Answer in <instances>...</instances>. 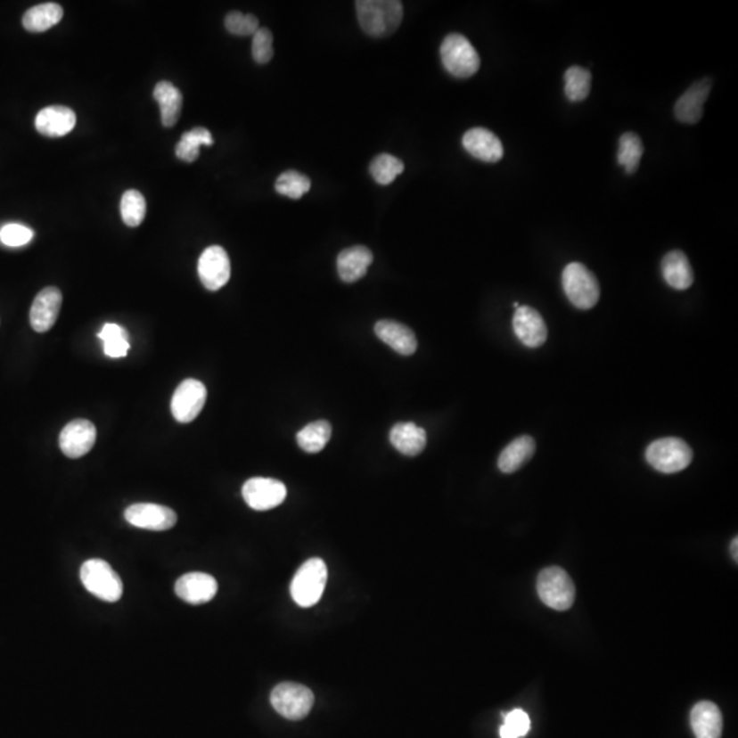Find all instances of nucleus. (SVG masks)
<instances>
[{
    "mask_svg": "<svg viewBox=\"0 0 738 738\" xmlns=\"http://www.w3.org/2000/svg\"><path fill=\"white\" fill-rule=\"evenodd\" d=\"M358 22L366 35L384 37L398 29L404 6L398 0H360L356 2Z\"/></svg>",
    "mask_w": 738,
    "mask_h": 738,
    "instance_id": "nucleus-1",
    "label": "nucleus"
},
{
    "mask_svg": "<svg viewBox=\"0 0 738 738\" xmlns=\"http://www.w3.org/2000/svg\"><path fill=\"white\" fill-rule=\"evenodd\" d=\"M79 578L86 591L91 592L100 601L114 603L122 598V580L106 561L94 558L82 563Z\"/></svg>",
    "mask_w": 738,
    "mask_h": 738,
    "instance_id": "nucleus-2",
    "label": "nucleus"
},
{
    "mask_svg": "<svg viewBox=\"0 0 738 738\" xmlns=\"http://www.w3.org/2000/svg\"><path fill=\"white\" fill-rule=\"evenodd\" d=\"M562 287L569 301L583 311L594 308L601 297L598 279L581 263H570L565 266Z\"/></svg>",
    "mask_w": 738,
    "mask_h": 738,
    "instance_id": "nucleus-3",
    "label": "nucleus"
},
{
    "mask_svg": "<svg viewBox=\"0 0 738 738\" xmlns=\"http://www.w3.org/2000/svg\"><path fill=\"white\" fill-rule=\"evenodd\" d=\"M328 571L324 561L320 558L308 560L297 570L291 581V594L293 601L301 607H312L320 601L325 584H327Z\"/></svg>",
    "mask_w": 738,
    "mask_h": 738,
    "instance_id": "nucleus-4",
    "label": "nucleus"
},
{
    "mask_svg": "<svg viewBox=\"0 0 738 738\" xmlns=\"http://www.w3.org/2000/svg\"><path fill=\"white\" fill-rule=\"evenodd\" d=\"M443 66L451 76L469 78L480 68V56L465 36L451 33L440 45Z\"/></svg>",
    "mask_w": 738,
    "mask_h": 738,
    "instance_id": "nucleus-5",
    "label": "nucleus"
},
{
    "mask_svg": "<svg viewBox=\"0 0 738 738\" xmlns=\"http://www.w3.org/2000/svg\"><path fill=\"white\" fill-rule=\"evenodd\" d=\"M537 594L543 603L557 611H566L573 606L576 586L570 576L560 566L543 569L537 578Z\"/></svg>",
    "mask_w": 738,
    "mask_h": 738,
    "instance_id": "nucleus-6",
    "label": "nucleus"
},
{
    "mask_svg": "<svg viewBox=\"0 0 738 738\" xmlns=\"http://www.w3.org/2000/svg\"><path fill=\"white\" fill-rule=\"evenodd\" d=\"M648 463L662 473H676L691 465L693 451L680 438H663L648 446Z\"/></svg>",
    "mask_w": 738,
    "mask_h": 738,
    "instance_id": "nucleus-7",
    "label": "nucleus"
},
{
    "mask_svg": "<svg viewBox=\"0 0 738 738\" xmlns=\"http://www.w3.org/2000/svg\"><path fill=\"white\" fill-rule=\"evenodd\" d=\"M315 696L311 689L301 684L282 683L271 692V704L275 711L291 721H299L314 707Z\"/></svg>",
    "mask_w": 738,
    "mask_h": 738,
    "instance_id": "nucleus-8",
    "label": "nucleus"
},
{
    "mask_svg": "<svg viewBox=\"0 0 738 738\" xmlns=\"http://www.w3.org/2000/svg\"><path fill=\"white\" fill-rule=\"evenodd\" d=\"M287 489L282 481L268 478H253L242 487L246 504L258 512L274 509L283 504Z\"/></svg>",
    "mask_w": 738,
    "mask_h": 738,
    "instance_id": "nucleus-9",
    "label": "nucleus"
},
{
    "mask_svg": "<svg viewBox=\"0 0 738 738\" xmlns=\"http://www.w3.org/2000/svg\"><path fill=\"white\" fill-rule=\"evenodd\" d=\"M207 399V389L196 379H186L176 387L171 414L179 422H191L199 416Z\"/></svg>",
    "mask_w": 738,
    "mask_h": 738,
    "instance_id": "nucleus-10",
    "label": "nucleus"
},
{
    "mask_svg": "<svg viewBox=\"0 0 738 738\" xmlns=\"http://www.w3.org/2000/svg\"><path fill=\"white\" fill-rule=\"evenodd\" d=\"M197 270L200 281L209 291H219L229 282L232 275L229 255L222 246H209L200 256Z\"/></svg>",
    "mask_w": 738,
    "mask_h": 738,
    "instance_id": "nucleus-11",
    "label": "nucleus"
},
{
    "mask_svg": "<svg viewBox=\"0 0 738 738\" xmlns=\"http://www.w3.org/2000/svg\"><path fill=\"white\" fill-rule=\"evenodd\" d=\"M125 519L133 527L148 530H168L176 524V512L156 504H132L125 510Z\"/></svg>",
    "mask_w": 738,
    "mask_h": 738,
    "instance_id": "nucleus-12",
    "label": "nucleus"
},
{
    "mask_svg": "<svg viewBox=\"0 0 738 738\" xmlns=\"http://www.w3.org/2000/svg\"><path fill=\"white\" fill-rule=\"evenodd\" d=\"M96 442V427L89 420H74L69 422L61 435L59 446L69 458H79L92 450Z\"/></svg>",
    "mask_w": 738,
    "mask_h": 738,
    "instance_id": "nucleus-13",
    "label": "nucleus"
},
{
    "mask_svg": "<svg viewBox=\"0 0 738 738\" xmlns=\"http://www.w3.org/2000/svg\"><path fill=\"white\" fill-rule=\"evenodd\" d=\"M512 330L528 348H539L547 340L548 330L542 315L533 308L519 307L512 316Z\"/></svg>",
    "mask_w": 738,
    "mask_h": 738,
    "instance_id": "nucleus-14",
    "label": "nucleus"
},
{
    "mask_svg": "<svg viewBox=\"0 0 738 738\" xmlns=\"http://www.w3.org/2000/svg\"><path fill=\"white\" fill-rule=\"evenodd\" d=\"M217 583L211 574L188 573L179 578L176 583V594L179 599L191 604L209 603L215 598Z\"/></svg>",
    "mask_w": 738,
    "mask_h": 738,
    "instance_id": "nucleus-15",
    "label": "nucleus"
},
{
    "mask_svg": "<svg viewBox=\"0 0 738 738\" xmlns=\"http://www.w3.org/2000/svg\"><path fill=\"white\" fill-rule=\"evenodd\" d=\"M62 307V293L56 287H45L33 299L30 324L37 332H45L55 324Z\"/></svg>",
    "mask_w": 738,
    "mask_h": 738,
    "instance_id": "nucleus-16",
    "label": "nucleus"
},
{
    "mask_svg": "<svg viewBox=\"0 0 738 738\" xmlns=\"http://www.w3.org/2000/svg\"><path fill=\"white\" fill-rule=\"evenodd\" d=\"M711 86V79L704 78L694 82L691 88L686 89L674 106V115L676 119L686 125H694L699 122L703 117L704 102L709 97Z\"/></svg>",
    "mask_w": 738,
    "mask_h": 738,
    "instance_id": "nucleus-17",
    "label": "nucleus"
},
{
    "mask_svg": "<svg viewBox=\"0 0 738 738\" xmlns=\"http://www.w3.org/2000/svg\"><path fill=\"white\" fill-rule=\"evenodd\" d=\"M463 145L473 158L496 163L504 158V145L494 133L484 127H473L463 135Z\"/></svg>",
    "mask_w": 738,
    "mask_h": 738,
    "instance_id": "nucleus-18",
    "label": "nucleus"
},
{
    "mask_svg": "<svg viewBox=\"0 0 738 738\" xmlns=\"http://www.w3.org/2000/svg\"><path fill=\"white\" fill-rule=\"evenodd\" d=\"M76 122L73 110L66 106H50L36 115L35 127L45 137H63L74 129Z\"/></svg>",
    "mask_w": 738,
    "mask_h": 738,
    "instance_id": "nucleus-19",
    "label": "nucleus"
},
{
    "mask_svg": "<svg viewBox=\"0 0 738 738\" xmlns=\"http://www.w3.org/2000/svg\"><path fill=\"white\" fill-rule=\"evenodd\" d=\"M375 334L399 355L410 356L417 350L416 335L402 323L381 320L376 323Z\"/></svg>",
    "mask_w": 738,
    "mask_h": 738,
    "instance_id": "nucleus-20",
    "label": "nucleus"
},
{
    "mask_svg": "<svg viewBox=\"0 0 738 738\" xmlns=\"http://www.w3.org/2000/svg\"><path fill=\"white\" fill-rule=\"evenodd\" d=\"M373 261V255L368 248L361 245L352 246L342 250L338 256V274L346 283H353L365 276Z\"/></svg>",
    "mask_w": 738,
    "mask_h": 738,
    "instance_id": "nucleus-21",
    "label": "nucleus"
},
{
    "mask_svg": "<svg viewBox=\"0 0 738 738\" xmlns=\"http://www.w3.org/2000/svg\"><path fill=\"white\" fill-rule=\"evenodd\" d=\"M691 725L696 738H721L724 729L721 709L711 701H701L692 709Z\"/></svg>",
    "mask_w": 738,
    "mask_h": 738,
    "instance_id": "nucleus-22",
    "label": "nucleus"
},
{
    "mask_svg": "<svg viewBox=\"0 0 738 738\" xmlns=\"http://www.w3.org/2000/svg\"><path fill=\"white\" fill-rule=\"evenodd\" d=\"M390 442L402 455L416 457L427 445V434L414 422H398L390 430Z\"/></svg>",
    "mask_w": 738,
    "mask_h": 738,
    "instance_id": "nucleus-23",
    "label": "nucleus"
},
{
    "mask_svg": "<svg viewBox=\"0 0 738 738\" xmlns=\"http://www.w3.org/2000/svg\"><path fill=\"white\" fill-rule=\"evenodd\" d=\"M662 275L676 291H686L693 283V271L685 253L671 250L662 260Z\"/></svg>",
    "mask_w": 738,
    "mask_h": 738,
    "instance_id": "nucleus-24",
    "label": "nucleus"
},
{
    "mask_svg": "<svg viewBox=\"0 0 738 738\" xmlns=\"http://www.w3.org/2000/svg\"><path fill=\"white\" fill-rule=\"evenodd\" d=\"M537 450V443L529 435L517 438L506 446L498 458V468L504 473H514L532 458Z\"/></svg>",
    "mask_w": 738,
    "mask_h": 738,
    "instance_id": "nucleus-25",
    "label": "nucleus"
},
{
    "mask_svg": "<svg viewBox=\"0 0 738 738\" xmlns=\"http://www.w3.org/2000/svg\"><path fill=\"white\" fill-rule=\"evenodd\" d=\"M153 99L159 102L161 123L164 127H173L178 122L182 111V94L171 82L160 81L153 89Z\"/></svg>",
    "mask_w": 738,
    "mask_h": 738,
    "instance_id": "nucleus-26",
    "label": "nucleus"
},
{
    "mask_svg": "<svg viewBox=\"0 0 738 738\" xmlns=\"http://www.w3.org/2000/svg\"><path fill=\"white\" fill-rule=\"evenodd\" d=\"M63 9L58 4H41L28 10L22 17V25L28 32L41 33L61 22Z\"/></svg>",
    "mask_w": 738,
    "mask_h": 738,
    "instance_id": "nucleus-27",
    "label": "nucleus"
},
{
    "mask_svg": "<svg viewBox=\"0 0 738 738\" xmlns=\"http://www.w3.org/2000/svg\"><path fill=\"white\" fill-rule=\"evenodd\" d=\"M332 428L325 420L311 422L297 434V443L307 453H319L332 438Z\"/></svg>",
    "mask_w": 738,
    "mask_h": 738,
    "instance_id": "nucleus-28",
    "label": "nucleus"
},
{
    "mask_svg": "<svg viewBox=\"0 0 738 738\" xmlns=\"http://www.w3.org/2000/svg\"><path fill=\"white\" fill-rule=\"evenodd\" d=\"M214 144V137L211 132L205 127H194L189 132L182 135L181 140L176 145V158L181 160L196 161L200 155V147L201 145H212Z\"/></svg>",
    "mask_w": 738,
    "mask_h": 738,
    "instance_id": "nucleus-29",
    "label": "nucleus"
},
{
    "mask_svg": "<svg viewBox=\"0 0 738 738\" xmlns=\"http://www.w3.org/2000/svg\"><path fill=\"white\" fill-rule=\"evenodd\" d=\"M97 337L104 343V353L111 358H122L129 352L130 345L125 328L115 323H106Z\"/></svg>",
    "mask_w": 738,
    "mask_h": 738,
    "instance_id": "nucleus-30",
    "label": "nucleus"
},
{
    "mask_svg": "<svg viewBox=\"0 0 738 738\" xmlns=\"http://www.w3.org/2000/svg\"><path fill=\"white\" fill-rule=\"evenodd\" d=\"M643 153H644V147L639 135L635 133H625L621 135L617 158L627 174H635L637 171Z\"/></svg>",
    "mask_w": 738,
    "mask_h": 738,
    "instance_id": "nucleus-31",
    "label": "nucleus"
},
{
    "mask_svg": "<svg viewBox=\"0 0 738 738\" xmlns=\"http://www.w3.org/2000/svg\"><path fill=\"white\" fill-rule=\"evenodd\" d=\"M592 76L586 69L571 66L565 73V94L570 102H583L591 92Z\"/></svg>",
    "mask_w": 738,
    "mask_h": 738,
    "instance_id": "nucleus-32",
    "label": "nucleus"
},
{
    "mask_svg": "<svg viewBox=\"0 0 738 738\" xmlns=\"http://www.w3.org/2000/svg\"><path fill=\"white\" fill-rule=\"evenodd\" d=\"M147 214L145 197L135 189L125 192L120 200V215L129 227H138Z\"/></svg>",
    "mask_w": 738,
    "mask_h": 738,
    "instance_id": "nucleus-33",
    "label": "nucleus"
},
{
    "mask_svg": "<svg viewBox=\"0 0 738 738\" xmlns=\"http://www.w3.org/2000/svg\"><path fill=\"white\" fill-rule=\"evenodd\" d=\"M311 179L296 170L282 173L275 182V189L282 196L299 200L311 189Z\"/></svg>",
    "mask_w": 738,
    "mask_h": 738,
    "instance_id": "nucleus-34",
    "label": "nucleus"
},
{
    "mask_svg": "<svg viewBox=\"0 0 738 738\" xmlns=\"http://www.w3.org/2000/svg\"><path fill=\"white\" fill-rule=\"evenodd\" d=\"M404 163L396 156L389 155V153H381L373 159V163L369 166L371 176H373L379 184H393L394 179L404 173Z\"/></svg>",
    "mask_w": 738,
    "mask_h": 738,
    "instance_id": "nucleus-35",
    "label": "nucleus"
},
{
    "mask_svg": "<svg viewBox=\"0 0 738 738\" xmlns=\"http://www.w3.org/2000/svg\"><path fill=\"white\" fill-rule=\"evenodd\" d=\"M504 724L501 727V738H520L528 734L530 729V719L527 712L521 709H512L504 715Z\"/></svg>",
    "mask_w": 738,
    "mask_h": 738,
    "instance_id": "nucleus-36",
    "label": "nucleus"
},
{
    "mask_svg": "<svg viewBox=\"0 0 738 738\" xmlns=\"http://www.w3.org/2000/svg\"><path fill=\"white\" fill-rule=\"evenodd\" d=\"M225 27L235 36H253L258 30V20L252 14L232 12L226 15Z\"/></svg>",
    "mask_w": 738,
    "mask_h": 738,
    "instance_id": "nucleus-37",
    "label": "nucleus"
},
{
    "mask_svg": "<svg viewBox=\"0 0 738 738\" xmlns=\"http://www.w3.org/2000/svg\"><path fill=\"white\" fill-rule=\"evenodd\" d=\"M273 41L274 36L270 29L258 28V32L253 35L252 41V55L256 63L264 65V63H268L273 59Z\"/></svg>",
    "mask_w": 738,
    "mask_h": 738,
    "instance_id": "nucleus-38",
    "label": "nucleus"
},
{
    "mask_svg": "<svg viewBox=\"0 0 738 738\" xmlns=\"http://www.w3.org/2000/svg\"><path fill=\"white\" fill-rule=\"evenodd\" d=\"M33 230L20 223H9L0 229V241L10 248H20L32 241Z\"/></svg>",
    "mask_w": 738,
    "mask_h": 738,
    "instance_id": "nucleus-39",
    "label": "nucleus"
},
{
    "mask_svg": "<svg viewBox=\"0 0 738 738\" xmlns=\"http://www.w3.org/2000/svg\"><path fill=\"white\" fill-rule=\"evenodd\" d=\"M737 545H738V539L734 537V540L732 542V555L734 558L735 562L738 561V553H737Z\"/></svg>",
    "mask_w": 738,
    "mask_h": 738,
    "instance_id": "nucleus-40",
    "label": "nucleus"
}]
</instances>
